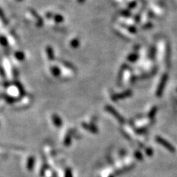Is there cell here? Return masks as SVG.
<instances>
[{
	"label": "cell",
	"instance_id": "5bb4252c",
	"mask_svg": "<svg viewBox=\"0 0 177 177\" xmlns=\"http://www.w3.org/2000/svg\"><path fill=\"white\" fill-rule=\"evenodd\" d=\"M137 58H138V55H137V54H132V55H130L128 56V60L131 62H134L135 60H137Z\"/></svg>",
	"mask_w": 177,
	"mask_h": 177
},
{
	"label": "cell",
	"instance_id": "ba28073f",
	"mask_svg": "<svg viewBox=\"0 0 177 177\" xmlns=\"http://www.w3.org/2000/svg\"><path fill=\"white\" fill-rule=\"evenodd\" d=\"M133 168H134V165H132L131 166H128V167H125L124 168L121 169V170H119V171L117 172V175H120V174H122V173H126V172L129 171V170H132Z\"/></svg>",
	"mask_w": 177,
	"mask_h": 177
},
{
	"label": "cell",
	"instance_id": "277c9868",
	"mask_svg": "<svg viewBox=\"0 0 177 177\" xmlns=\"http://www.w3.org/2000/svg\"><path fill=\"white\" fill-rule=\"evenodd\" d=\"M132 95V91L131 90H126L123 92H121L119 94H115L111 96V100L113 101H117L119 100L124 99V98H128V97L131 96Z\"/></svg>",
	"mask_w": 177,
	"mask_h": 177
},
{
	"label": "cell",
	"instance_id": "30bf717a",
	"mask_svg": "<svg viewBox=\"0 0 177 177\" xmlns=\"http://www.w3.org/2000/svg\"><path fill=\"white\" fill-rule=\"evenodd\" d=\"M157 107L154 106L152 109H151V111H150L149 114H148V117H149L150 119H154V117H155L156 114H157Z\"/></svg>",
	"mask_w": 177,
	"mask_h": 177
},
{
	"label": "cell",
	"instance_id": "2e32d148",
	"mask_svg": "<svg viewBox=\"0 0 177 177\" xmlns=\"http://www.w3.org/2000/svg\"><path fill=\"white\" fill-rule=\"evenodd\" d=\"M0 44H1L2 46H7V40L4 36H0Z\"/></svg>",
	"mask_w": 177,
	"mask_h": 177
},
{
	"label": "cell",
	"instance_id": "8fae6325",
	"mask_svg": "<svg viewBox=\"0 0 177 177\" xmlns=\"http://www.w3.org/2000/svg\"><path fill=\"white\" fill-rule=\"evenodd\" d=\"M80 44V42L78 39H75L71 41L70 45L71 47H72L73 48H77Z\"/></svg>",
	"mask_w": 177,
	"mask_h": 177
},
{
	"label": "cell",
	"instance_id": "52a82bcc",
	"mask_svg": "<svg viewBox=\"0 0 177 177\" xmlns=\"http://www.w3.org/2000/svg\"><path fill=\"white\" fill-rule=\"evenodd\" d=\"M47 56L49 58L50 60H53L54 59V51L53 49H52L51 47H47Z\"/></svg>",
	"mask_w": 177,
	"mask_h": 177
},
{
	"label": "cell",
	"instance_id": "ac0fdd59",
	"mask_svg": "<svg viewBox=\"0 0 177 177\" xmlns=\"http://www.w3.org/2000/svg\"><path fill=\"white\" fill-rule=\"evenodd\" d=\"M147 128H139V129H137L136 130V132L137 133V134H143V133L146 132V131H147Z\"/></svg>",
	"mask_w": 177,
	"mask_h": 177
},
{
	"label": "cell",
	"instance_id": "e0dca14e",
	"mask_svg": "<svg viewBox=\"0 0 177 177\" xmlns=\"http://www.w3.org/2000/svg\"><path fill=\"white\" fill-rule=\"evenodd\" d=\"M146 154H147V156H148V157H151V156L154 154V151H153L152 148H148L146 150Z\"/></svg>",
	"mask_w": 177,
	"mask_h": 177
},
{
	"label": "cell",
	"instance_id": "4fadbf2b",
	"mask_svg": "<svg viewBox=\"0 0 177 177\" xmlns=\"http://www.w3.org/2000/svg\"><path fill=\"white\" fill-rule=\"evenodd\" d=\"M15 56L16 57V58L19 59V60H23L25 58V54L22 52H16Z\"/></svg>",
	"mask_w": 177,
	"mask_h": 177
},
{
	"label": "cell",
	"instance_id": "44dd1931",
	"mask_svg": "<svg viewBox=\"0 0 177 177\" xmlns=\"http://www.w3.org/2000/svg\"><path fill=\"white\" fill-rule=\"evenodd\" d=\"M84 1H85V0H78V1L79 3H83Z\"/></svg>",
	"mask_w": 177,
	"mask_h": 177
},
{
	"label": "cell",
	"instance_id": "7a4b0ae2",
	"mask_svg": "<svg viewBox=\"0 0 177 177\" xmlns=\"http://www.w3.org/2000/svg\"><path fill=\"white\" fill-rule=\"evenodd\" d=\"M156 141H157L159 144H160L161 146H162L163 147L165 148L168 151L173 153L176 151V149H175L174 146H173L172 144H170V143H169V142H168L167 140H165L164 138H162V137H156Z\"/></svg>",
	"mask_w": 177,
	"mask_h": 177
},
{
	"label": "cell",
	"instance_id": "9a60e30c",
	"mask_svg": "<svg viewBox=\"0 0 177 177\" xmlns=\"http://www.w3.org/2000/svg\"><path fill=\"white\" fill-rule=\"evenodd\" d=\"M134 157H135L138 160H143V154H142L141 152H140L139 151H136L135 152H134Z\"/></svg>",
	"mask_w": 177,
	"mask_h": 177
},
{
	"label": "cell",
	"instance_id": "8992f818",
	"mask_svg": "<svg viewBox=\"0 0 177 177\" xmlns=\"http://www.w3.org/2000/svg\"><path fill=\"white\" fill-rule=\"evenodd\" d=\"M29 11L31 13V14L33 15V17H35V19H36V26L39 27H39H42V25H43L44 21L43 19H42V18L39 16V13L33 8H30Z\"/></svg>",
	"mask_w": 177,
	"mask_h": 177
},
{
	"label": "cell",
	"instance_id": "5b68a950",
	"mask_svg": "<svg viewBox=\"0 0 177 177\" xmlns=\"http://www.w3.org/2000/svg\"><path fill=\"white\" fill-rule=\"evenodd\" d=\"M46 17L47 19H52L57 23H61L64 20V19H63V17L61 15L54 14V13H51V12H48V13H46Z\"/></svg>",
	"mask_w": 177,
	"mask_h": 177
},
{
	"label": "cell",
	"instance_id": "3957f363",
	"mask_svg": "<svg viewBox=\"0 0 177 177\" xmlns=\"http://www.w3.org/2000/svg\"><path fill=\"white\" fill-rule=\"evenodd\" d=\"M106 110L108 112H109L111 114H112V115L114 116V117H115L121 124L125 123V119H124V117H122V115H120V114H119L112 106L109 105L106 106Z\"/></svg>",
	"mask_w": 177,
	"mask_h": 177
},
{
	"label": "cell",
	"instance_id": "ffe728a7",
	"mask_svg": "<svg viewBox=\"0 0 177 177\" xmlns=\"http://www.w3.org/2000/svg\"><path fill=\"white\" fill-rule=\"evenodd\" d=\"M66 177H72V172L70 171L69 170H68L67 171H66Z\"/></svg>",
	"mask_w": 177,
	"mask_h": 177
},
{
	"label": "cell",
	"instance_id": "d6986e66",
	"mask_svg": "<svg viewBox=\"0 0 177 177\" xmlns=\"http://www.w3.org/2000/svg\"><path fill=\"white\" fill-rule=\"evenodd\" d=\"M52 73H54V74L60 73V72H59L60 70H59V69L57 67H52ZM55 75H56V74H55Z\"/></svg>",
	"mask_w": 177,
	"mask_h": 177
},
{
	"label": "cell",
	"instance_id": "603a6c76",
	"mask_svg": "<svg viewBox=\"0 0 177 177\" xmlns=\"http://www.w3.org/2000/svg\"><path fill=\"white\" fill-rule=\"evenodd\" d=\"M17 1H22V0H17Z\"/></svg>",
	"mask_w": 177,
	"mask_h": 177
},
{
	"label": "cell",
	"instance_id": "7402d4cb",
	"mask_svg": "<svg viewBox=\"0 0 177 177\" xmlns=\"http://www.w3.org/2000/svg\"><path fill=\"white\" fill-rule=\"evenodd\" d=\"M109 177H114V176H110Z\"/></svg>",
	"mask_w": 177,
	"mask_h": 177
},
{
	"label": "cell",
	"instance_id": "7c38bea8",
	"mask_svg": "<svg viewBox=\"0 0 177 177\" xmlns=\"http://www.w3.org/2000/svg\"><path fill=\"white\" fill-rule=\"evenodd\" d=\"M0 19H1L2 22L5 25H7V24H8V21L7 20V19H6V18H5V16H4V13H3L2 10H1V9H0Z\"/></svg>",
	"mask_w": 177,
	"mask_h": 177
},
{
	"label": "cell",
	"instance_id": "6da1fadb",
	"mask_svg": "<svg viewBox=\"0 0 177 177\" xmlns=\"http://www.w3.org/2000/svg\"><path fill=\"white\" fill-rule=\"evenodd\" d=\"M168 79V74H164L162 77L161 80H160V84L158 86V88H157V92H156V95L158 98H160V97L162 95L163 91H164L165 87L166 84H167Z\"/></svg>",
	"mask_w": 177,
	"mask_h": 177
},
{
	"label": "cell",
	"instance_id": "9c48e42d",
	"mask_svg": "<svg viewBox=\"0 0 177 177\" xmlns=\"http://www.w3.org/2000/svg\"><path fill=\"white\" fill-rule=\"evenodd\" d=\"M84 127L86 128V129H87L88 131H91V132L92 133H98V128H96V127L95 126H92V125H89V124H84Z\"/></svg>",
	"mask_w": 177,
	"mask_h": 177
}]
</instances>
